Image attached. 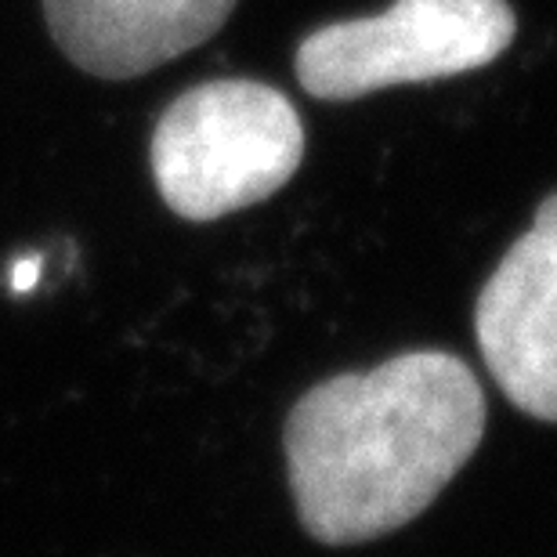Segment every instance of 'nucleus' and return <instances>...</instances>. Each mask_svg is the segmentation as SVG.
Here are the masks:
<instances>
[{
    "label": "nucleus",
    "instance_id": "obj_1",
    "mask_svg": "<svg viewBox=\"0 0 557 557\" xmlns=\"http://www.w3.org/2000/svg\"><path fill=\"white\" fill-rule=\"evenodd\" d=\"M485 434V392L449 351H406L315 384L286 417L297 518L311 540L355 547L420 518Z\"/></svg>",
    "mask_w": 557,
    "mask_h": 557
},
{
    "label": "nucleus",
    "instance_id": "obj_2",
    "mask_svg": "<svg viewBox=\"0 0 557 557\" xmlns=\"http://www.w3.org/2000/svg\"><path fill=\"white\" fill-rule=\"evenodd\" d=\"M300 156L305 127L294 102L258 81L185 91L166 106L149 145L156 188L185 221H214L275 196Z\"/></svg>",
    "mask_w": 557,
    "mask_h": 557
},
{
    "label": "nucleus",
    "instance_id": "obj_3",
    "mask_svg": "<svg viewBox=\"0 0 557 557\" xmlns=\"http://www.w3.org/2000/svg\"><path fill=\"white\" fill-rule=\"evenodd\" d=\"M507 0H395L373 18H344L308 33L297 48V84L322 102L428 84L496 62L515 40Z\"/></svg>",
    "mask_w": 557,
    "mask_h": 557
},
{
    "label": "nucleus",
    "instance_id": "obj_4",
    "mask_svg": "<svg viewBox=\"0 0 557 557\" xmlns=\"http://www.w3.org/2000/svg\"><path fill=\"white\" fill-rule=\"evenodd\" d=\"M474 333L499 392L521 413L557 423V193L482 286Z\"/></svg>",
    "mask_w": 557,
    "mask_h": 557
},
{
    "label": "nucleus",
    "instance_id": "obj_5",
    "mask_svg": "<svg viewBox=\"0 0 557 557\" xmlns=\"http://www.w3.org/2000/svg\"><path fill=\"white\" fill-rule=\"evenodd\" d=\"M236 0H44L54 44L102 81H131L199 48Z\"/></svg>",
    "mask_w": 557,
    "mask_h": 557
},
{
    "label": "nucleus",
    "instance_id": "obj_6",
    "mask_svg": "<svg viewBox=\"0 0 557 557\" xmlns=\"http://www.w3.org/2000/svg\"><path fill=\"white\" fill-rule=\"evenodd\" d=\"M15 272H18V275H15V286H18V289H22V286H33V278H37V261L18 264Z\"/></svg>",
    "mask_w": 557,
    "mask_h": 557
}]
</instances>
